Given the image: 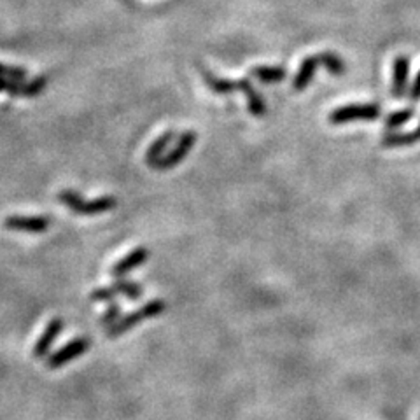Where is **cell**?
Returning <instances> with one entry per match:
<instances>
[{"mask_svg":"<svg viewBox=\"0 0 420 420\" xmlns=\"http://www.w3.org/2000/svg\"><path fill=\"white\" fill-rule=\"evenodd\" d=\"M120 319H121V305L116 303V301H111V305H109L107 309H105V312L102 313L100 324L109 329L112 324H116Z\"/></svg>","mask_w":420,"mask_h":420,"instance_id":"d6986e66","label":"cell"},{"mask_svg":"<svg viewBox=\"0 0 420 420\" xmlns=\"http://www.w3.org/2000/svg\"><path fill=\"white\" fill-rule=\"evenodd\" d=\"M413 109L412 107H406V109H401V111L393 112V114H389L386 120V128L387 130H396V128L403 126L405 123H408L410 120L413 118Z\"/></svg>","mask_w":420,"mask_h":420,"instance_id":"ac0fdd59","label":"cell"},{"mask_svg":"<svg viewBox=\"0 0 420 420\" xmlns=\"http://www.w3.org/2000/svg\"><path fill=\"white\" fill-rule=\"evenodd\" d=\"M319 56H309V58H305L303 63H301L300 70H298L296 78H294L293 81V89L294 91H303L307 86L310 85V81L313 79V76H316V70L317 65H319Z\"/></svg>","mask_w":420,"mask_h":420,"instance_id":"4fadbf2b","label":"cell"},{"mask_svg":"<svg viewBox=\"0 0 420 420\" xmlns=\"http://www.w3.org/2000/svg\"><path fill=\"white\" fill-rule=\"evenodd\" d=\"M89 347H91V340H89L88 336H78V338H74L72 342H69L67 345H63L60 351H56L54 354L49 355V359H47V368H49V370H60V368L65 366L67 362L74 361V359H78L79 355L86 354V352L89 351Z\"/></svg>","mask_w":420,"mask_h":420,"instance_id":"5b68a950","label":"cell"},{"mask_svg":"<svg viewBox=\"0 0 420 420\" xmlns=\"http://www.w3.org/2000/svg\"><path fill=\"white\" fill-rule=\"evenodd\" d=\"M195 142H197V133L191 130L184 131V133L179 137V140H177V144H175L174 149L170 151L168 155L163 156L162 159H158L153 168L159 170V172H165V170H170V168H174V166H177L179 163L184 162L186 156H188V153L191 151V147L195 146Z\"/></svg>","mask_w":420,"mask_h":420,"instance_id":"52a82bcc","label":"cell"},{"mask_svg":"<svg viewBox=\"0 0 420 420\" xmlns=\"http://www.w3.org/2000/svg\"><path fill=\"white\" fill-rule=\"evenodd\" d=\"M251 74L261 82L270 85V82L284 81L285 76H287V70L284 67H256V69L251 70Z\"/></svg>","mask_w":420,"mask_h":420,"instance_id":"2e32d148","label":"cell"},{"mask_svg":"<svg viewBox=\"0 0 420 420\" xmlns=\"http://www.w3.org/2000/svg\"><path fill=\"white\" fill-rule=\"evenodd\" d=\"M380 105L377 104H352L343 105V107L335 109L329 114V123L331 124H345L351 121H373L380 118Z\"/></svg>","mask_w":420,"mask_h":420,"instance_id":"277c9868","label":"cell"},{"mask_svg":"<svg viewBox=\"0 0 420 420\" xmlns=\"http://www.w3.org/2000/svg\"><path fill=\"white\" fill-rule=\"evenodd\" d=\"M410 97H412V100H420V70L417 74L415 81H413L412 89H410Z\"/></svg>","mask_w":420,"mask_h":420,"instance_id":"44dd1931","label":"cell"},{"mask_svg":"<svg viewBox=\"0 0 420 420\" xmlns=\"http://www.w3.org/2000/svg\"><path fill=\"white\" fill-rule=\"evenodd\" d=\"M147 259H149V249H146V247H139V249L131 251L130 254L124 256L121 261H118L116 265L112 266L111 274L116 278H123L126 277L130 272L137 270L139 266H142Z\"/></svg>","mask_w":420,"mask_h":420,"instance_id":"30bf717a","label":"cell"},{"mask_svg":"<svg viewBox=\"0 0 420 420\" xmlns=\"http://www.w3.org/2000/svg\"><path fill=\"white\" fill-rule=\"evenodd\" d=\"M203 78L205 82L214 93L217 95H230L233 91H242L245 93L247 104H249V112L256 118H263L266 114V104L263 100V97L252 88V85L247 79H240V81H230V79H221L214 74H210L208 70H203Z\"/></svg>","mask_w":420,"mask_h":420,"instance_id":"6da1fadb","label":"cell"},{"mask_svg":"<svg viewBox=\"0 0 420 420\" xmlns=\"http://www.w3.org/2000/svg\"><path fill=\"white\" fill-rule=\"evenodd\" d=\"M420 140V124L410 133H390L382 139V146L384 147H403L412 146V144Z\"/></svg>","mask_w":420,"mask_h":420,"instance_id":"9a60e30c","label":"cell"},{"mask_svg":"<svg viewBox=\"0 0 420 420\" xmlns=\"http://www.w3.org/2000/svg\"><path fill=\"white\" fill-rule=\"evenodd\" d=\"M46 85H47L46 78H37L32 82L0 78V91L9 93L12 97H37L39 93H43L44 89H46Z\"/></svg>","mask_w":420,"mask_h":420,"instance_id":"ba28073f","label":"cell"},{"mask_svg":"<svg viewBox=\"0 0 420 420\" xmlns=\"http://www.w3.org/2000/svg\"><path fill=\"white\" fill-rule=\"evenodd\" d=\"M144 293V287L137 282L124 280L123 278H118V282L114 285H109V287H100V289H95L91 293L93 301H112L116 296L123 294V296L130 298V300H140Z\"/></svg>","mask_w":420,"mask_h":420,"instance_id":"8992f818","label":"cell"},{"mask_svg":"<svg viewBox=\"0 0 420 420\" xmlns=\"http://www.w3.org/2000/svg\"><path fill=\"white\" fill-rule=\"evenodd\" d=\"M51 219L44 216H9L4 221V226L8 230L25 233H44L49 230Z\"/></svg>","mask_w":420,"mask_h":420,"instance_id":"9c48e42d","label":"cell"},{"mask_svg":"<svg viewBox=\"0 0 420 420\" xmlns=\"http://www.w3.org/2000/svg\"><path fill=\"white\" fill-rule=\"evenodd\" d=\"M58 200L65 207H69L74 214H79V216H97V214H105L118 207V200L114 197H100L97 200H85L81 195L72 191V189L62 191L58 195Z\"/></svg>","mask_w":420,"mask_h":420,"instance_id":"7a4b0ae2","label":"cell"},{"mask_svg":"<svg viewBox=\"0 0 420 420\" xmlns=\"http://www.w3.org/2000/svg\"><path fill=\"white\" fill-rule=\"evenodd\" d=\"M0 78L5 79H14V81H25L27 78V72L20 67H8L0 63Z\"/></svg>","mask_w":420,"mask_h":420,"instance_id":"ffe728a7","label":"cell"},{"mask_svg":"<svg viewBox=\"0 0 420 420\" xmlns=\"http://www.w3.org/2000/svg\"><path fill=\"white\" fill-rule=\"evenodd\" d=\"M166 310V303L163 300H153L149 303H146L142 309L135 310V312L128 313L126 317H121L116 324H112L111 328L107 329V338L114 340L120 338L121 335H124L126 331L133 329L137 324L144 322L146 319H155V317L162 316Z\"/></svg>","mask_w":420,"mask_h":420,"instance_id":"3957f363","label":"cell"},{"mask_svg":"<svg viewBox=\"0 0 420 420\" xmlns=\"http://www.w3.org/2000/svg\"><path fill=\"white\" fill-rule=\"evenodd\" d=\"M317 56H319V62L326 67V70H328L331 76H343V74H345V63H343V60L340 58L338 54L320 53L317 54Z\"/></svg>","mask_w":420,"mask_h":420,"instance_id":"e0dca14e","label":"cell"},{"mask_svg":"<svg viewBox=\"0 0 420 420\" xmlns=\"http://www.w3.org/2000/svg\"><path fill=\"white\" fill-rule=\"evenodd\" d=\"M175 139V131H165L162 137H158V139L155 140V142L151 144L149 149H147L146 153V163L149 166H155V163L158 162V159H162L163 156H165V151L168 149L170 142Z\"/></svg>","mask_w":420,"mask_h":420,"instance_id":"5bb4252c","label":"cell"},{"mask_svg":"<svg viewBox=\"0 0 420 420\" xmlns=\"http://www.w3.org/2000/svg\"><path fill=\"white\" fill-rule=\"evenodd\" d=\"M410 78V58L405 54H397L393 63V95L401 98L406 93Z\"/></svg>","mask_w":420,"mask_h":420,"instance_id":"8fae6325","label":"cell"},{"mask_svg":"<svg viewBox=\"0 0 420 420\" xmlns=\"http://www.w3.org/2000/svg\"><path fill=\"white\" fill-rule=\"evenodd\" d=\"M62 331H63V319L56 317V319L51 320V322L47 324V328L44 329L43 335H41V338L37 340V343H35L34 357L37 359L44 357V355L51 351L53 343L56 342V338H58Z\"/></svg>","mask_w":420,"mask_h":420,"instance_id":"7c38bea8","label":"cell"}]
</instances>
